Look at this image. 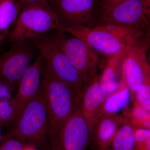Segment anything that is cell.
<instances>
[{"mask_svg": "<svg viewBox=\"0 0 150 150\" xmlns=\"http://www.w3.org/2000/svg\"><path fill=\"white\" fill-rule=\"evenodd\" d=\"M147 15L150 18V0H142Z\"/></svg>", "mask_w": 150, "mask_h": 150, "instance_id": "cell-28", "label": "cell"}, {"mask_svg": "<svg viewBox=\"0 0 150 150\" xmlns=\"http://www.w3.org/2000/svg\"><path fill=\"white\" fill-rule=\"evenodd\" d=\"M136 146L144 144L150 139V129L145 128H134Z\"/></svg>", "mask_w": 150, "mask_h": 150, "instance_id": "cell-24", "label": "cell"}, {"mask_svg": "<svg viewBox=\"0 0 150 150\" xmlns=\"http://www.w3.org/2000/svg\"><path fill=\"white\" fill-rule=\"evenodd\" d=\"M125 53V48L115 55L104 56L102 59L100 73L98 76L105 98L120 86L122 80V65Z\"/></svg>", "mask_w": 150, "mask_h": 150, "instance_id": "cell-14", "label": "cell"}, {"mask_svg": "<svg viewBox=\"0 0 150 150\" xmlns=\"http://www.w3.org/2000/svg\"><path fill=\"white\" fill-rule=\"evenodd\" d=\"M20 10L18 0H0V46L8 38Z\"/></svg>", "mask_w": 150, "mask_h": 150, "instance_id": "cell-16", "label": "cell"}, {"mask_svg": "<svg viewBox=\"0 0 150 150\" xmlns=\"http://www.w3.org/2000/svg\"><path fill=\"white\" fill-rule=\"evenodd\" d=\"M150 33L130 35L125 48L122 65V79L130 90L131 97L142 83L150 81V66L147 51Z\"/></svg>", "mask_w": 150, "mask_h": 150, "instance_id": "cell-5", "label": "cell"}, {"mask_svg": "<svg viewBox=\"0 0 150 150\" xmlns=\"http://www.w3.org/2000/svg\"><path fill=\"white\" fill-rule=\"evenodd\" d=\"M91 136L89 126L80 107L49 140L47 150H86Z\"/></svg>", "mask_w": 150, "mask_h": 150, "instance_id": "cell-11", "label": "cell"}, {"mask_svg": "<svg viewBox=\"0 0 150 150\" xmlns=\"http://www.w3.org/2000/svg\"><path fill=\"white\" fill-rule=\"evenodd\" d=\"M62 28L96 27L101 14L99 0H53L50 4Z\"/></svg>", "mask_w": 150, "mask_h": 150, "instance_id": "cell-9", "label": "cell"}, {"mask_svg": "<svg viewBox=\"0 0 150 150\" xmlns=\"http://www.w3.org/2000/svg\"><path fill=\"white\" fill-rule=\"evenodd\" d=\"M53 0H18L21 8L28 4L36 2H47L51 4Z\"/></svg>", "mask_w": 150, "mask_h": 150, "instance_id": "cell-26", "label": "cell"}, {"mask_svg": "<svg viewBox=\"0 0 150 150\" xmlns=\"http://www.w3.org/2000/svg\"><path fill=\"white\" fill-rule=\"evenodd\" d=\"M97 150H105V149H98Z\"/></svg>", "mask_w": 150, "mask_h": 150, "instance_id": "cell-31", "label": "cell"}, {"mask_svg": "<svg viewBox=\"0 0 150 150\" xmlns=\"http://www.w3.org/2000/svg\"><path fill=\"white\" fill-rule=\"evenodd\" d=\"M15 123L13 128L2 138H15L40 149H48L50 124L41 87L28 103Z\"/></svg>", "mask_w": 150, "mask_h": 150, "instance_id": "cell-2", "label": "cell"}, {"mask_svg": "<svg viewBox=\"0 0 150 150\" xmlns=\"http://www.w3.org/2000/svg\"><path fill=\"white\" fill-rule=\"evenodd\" d=\"M126 1L127 0H102L100 1L101 13L109 11Z\"/></svg>", "mask_w": 150, "mask_h": 150, "instance_id": "cell-25", "label": "cell"}, {"mask_svg": "<svg viewBox=\"0 0 150 150\" xmlns=\"http://www.w3.org/2000/svg\"><path fill=\"white\" fill-rule=\"evenodd\" d=\"M150 18L142 0H127L100 14L98 25H112L134 35L150 33Z\"/></svg>", "mask_w": 150, "mask_h": 150, "instance_id": "cell-8", "label": "cell"}, {"mask_svg": "<svg viewBox=\"0 0 150 150\" xmlns=\"http://www.w3.org/2000/svg\"><path fill=\"white\" fill-rule=\"evenodd\" d=\"M27 144L14 138L0 139V150H23Z\"/></svg>", "mask_w": 150, "mask_h": 150, "instance_id": "cell-22", "label": "cell"}, {"mask_svg": "<svg viewBox=\"0 0 150 150\" xmlns=\"http://www.w3.org/2000/svg\"><path fill=\"white\" fill-rule=\"evenodd\" d=\"M64 31L84 40L98 53L107 56L123 50L126 47L128 38L135 35L112 25H98L91 28L73 26L65 28Z\"/></svg>", "mask_w": 150, "mask_h": 150, "instance_id": "cell-7", "label": "cell"}, {"mask_svg": "<svg viewBox=\"0 0 150 150\" xmlns=\"http://www.w3.org/2000/svg\"><path fill=\"white\" fill-rule=\"evenodd\" d=\"M135 150H150V139L142 145L136 146Z\"/></svg>", "mask_w": 150, "mask_h": 150, "instance_id": "cell-27", "label": "cell"}, {"mask_svg": "<svg viewBox=\"0 0 150 150\" xmlns=\"http://www.w3.org/2000/svg\"><path fill=\"white\" fill-rule=\"evenodd\" d=\"M131 100L134 105L139 106L150 112V81L141 85L131 97Z\"/></svg>", "mask_w": 150, "mask_h": 150, "instance_id": "cell-20", "label": "cell"}, {"mask_svg": "<svg viewBox=\"0 0 150 150\" xmlns=\"http://www.w3.org/2000/svg\"><path fill=\"white\" fill-rule=\"evenodd\" d=\"M48 34L69 58L86 84L98 74L102 59L85 41L74 36L69 37L64 31L53 30Z\"/></svg>", "mask_w": 150, "mask_h": 150, "instance_id": "cell-4", "label": "cell"}, {"mask_svg": "<svg viewBox=\"0 0 150 150\" xmlns=\"http://www.w3.org/2000/svg\"><path fill=\"white\" fill-rule=\"evenodd\" d=\"M13 110L11 99L0 100V126L13 121Z\"/></svg>", "mask_w": 150, "mask_h": 150, "instance_id": "cell-21", "label": "cell"}, {"mask_svg": "<svg viewBox=\"0 0 150 150\" xmlns=\"http://www.w3.org/2000/svg\"><path fill=\"white\" fill-rule=\"evenodd\" d=\"M39 54L32 40L12 42L8 51L0 55V79L17 86L22 77Z\"/></svg>", "mask_w": 150, "mask_h": 150, "instance_id": "cell-10", "label": "cell"}, {"mask_svg": "<svg viewBox=\"0 0 150 150\" xmlns=\"http://www.w3.org/2000/svg\"><path fill=\"white\" fill-rule=\"evenodd\" d=\"M39 149L33 145L27 144L23 150H39Z\"/></svg>", "mask_w": 150, "mask_h": 150, "instance_id": "cell-29", "label": "cell"}, {"mask_svg": "<svg viewBox=\"0 0 150 150\" xmlns=\"http://www.w3.org/2000/svg\"><path fill=\"white\" fill-rule=\"evenodd\" d=\"M1 126H0V139L2 137L3 135L2 134Z\"/></svg>", "mask_w": 150, "mask_h": 150, "instance_id": "cell-30", "label": "cell"}, {"mask_svg": "<svg viewBox=\"0 0 150 150\" xmlns=\"http://www.w3.org/2000/svg\"><path fill=\"white\" fill-rule=\"evenodd\" d=\"M124 117V116H123ZM122 125L112 139L110 147L111 150H135L136 143L134 128L124 117Z\"/></svg>", "mask_w": 150, "mask_h": 150, "instance_id": "cell-18", "label": "cell"}, {"mask_svg": "<svg viewBox=\"0 0 150 150\" xmlns=\"http://www.w3.org/2000/svg\"><path fill=\"white\" fill-rule=\"evenodd\" d=\"M105 96L100 84L98 75L89 83L83 92L81 110L91 132L102 113Z\"/></svg>", "mask_w": 150, "mask_h": 150, "instance_id": "cell-13", "label": "cell"}, {"mask_svg": "<svg viewBox=\"0 0 150 150\" xmlns=\"http://www.w3.org/2000/svg\"><path fill=\"white\" fill-rule=\"evenodd\" d=\"M123 115L134 128L150 129V112L139 106L134 105L123 110Z\"/></svg>", "mask_w": 150, "mask_h": 150, "instance_id": "cell-19", "label": "cell"}, {"mask_svg": "<svg viewBox=\"0 0 150 150\" xmlns=\"http://www.w3.org/2000/svg\"><path fill=\"white\" fill-rule=\"evenodd\" d=\"M123 115L103 113L97 120L91 136L98 149L108 150L116 132L124 121Z\"/></svg>", "mask_w": 150, "mask_h": 150, "instance_id": "cell-15", "label": "cell"}, {"mask_svg": "<svg viewBox=\"0 0 150 150\" xmlns=\"http://www.w3.org/2000/svg\"><path fill=\"white\" fill-rule=\"evenodd\" d=\"M16 86L8 82L0 79V100L11 99Z\"/></svg>", "mask_w": 150, "mask_h": 150, "instance_id": "cell-23", "label": "cell"}, {"mask_svg": "<svg viewBox=\"0 0 150 150\" xmlns=\"http://www.w3.org/2000/svg\"><path fill=\"white\" fill-rule=\"evenodd\" d=\"M43 62V56L39 53L19 82L16 94L11 99L13 110V121L17 120L28 103L40 89Z\"/></svg>", "mask_w": 150, "mask_h": 150, "instance_id": "cell-12", "label": "cell"}, {"mask_svg": "<svg viewBox=\"0 0 150 150\" xmlns=\"http://www.w3.org/2000/svg\"><path fill=\"white\" fill-rule=\"evenodd\" d=\"M130 100V90L122 79L119 87L105 98L102 114H116L120 110H125L128 107Z\"/></svg>", "mask_w": 150, "mask_h": 150, "instance_id": "cell-17", "label": "cell"}, {"mask_svg": "<svg viewBox=\"0 0 150 150\" xmlns=\"http://www.w3.org/2000/svg\"><path fill=\"white\" fill-rule=\"evenodd\" d=\"M53 30L64 31L51 4L31 3L21 8L8 38L11 43L32 40Z\"/></svg>", "mask_w": 150, "mask_h": 150, "instance_id": "cell-3", "label": "cell"}, {"mask_svg": "<svg viewBox=\"0 0 150 150\" xmlns=\"http://www.w3.org/2000/svg\"><path fill=\"white\" fill-rule=\"evenodd\" d=\"M41 90L49 118V141L59 132L75 110L81 107L82 96L56 78L48 69L44 60Z\"/></svg>", "mask_w": 150, "mask_h": 150, "instance_id": "cell-1", "label": "cell"}, {"mask_svg": "<svg viewBox=\"0 0 150 150\" xmlns=\"http://www.w3.org/2000/svg\"><path fill=\"white\" fill-rule=\"evenodd\" d=\"M32 41L51 73L82 96L87 84L83 80L69 58L52 40L48 33Z\"/></svg>", "mask_w": 150, "mask_h": 150, "instance_id": "cell-6", "label": "cell"}]
</instances>
